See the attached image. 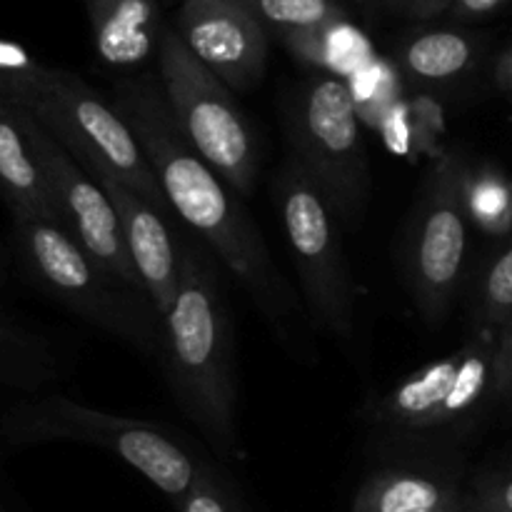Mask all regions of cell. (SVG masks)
Returning <instances> with one entry per match:
<instances>
[{
  "mask_svg": "<svg viewBox=\"0 0 512 512\" xmlns=\"http://www.w3.org/2000/svg\"><path fill=\"white\" fill-rule=\"evenodd\" d=\"M495 80H498L500 88L512 93V48L500 55L498 65H495Z\"/></svg>",
  "mask_w": 512,
  "mask_h": 512,
  "instance_id": "obj_28",
  "label": "cell"
},
{
  "mask_svg": "<svg viewBox=\"0 0 512 512\" xmlns=\"http://www.w3.org/2000/svg\"><path fill=\"white\" fill-rule=\"evenodd\" d=\"M13 243L40 290L85 323L160 363L163 318L145 290L103 268L53 220H13Z\"/></svg>",
  "mask_w": 512,
  "mask_h": 512,
  "instance_id": "obj_4",
  "label": "cell"
},
{
  "mask_svg": "<svg viewBox=\"0 0 512 512\" xmlns=\"http://www.w3.org/2000/svg\"><path fill=\"white\" fill-rule=\"evenodd\" d=\"M113 103L133 130L170 210L208 243L223 268L248 290L270 328L288 340L285 335L300 313L295 293L280 275L258 225L243 208V198L185 140L160 78H120Z\"/></svg>",
  "mask_w": 512,
  "mask_h": 512,
  "instance_id": "obj_1",
  "label": "cell"
},
{
  "mask_svg": "<svg viewBox=\"0 0 512 512\" xmlns=\"http://www.w3.org/2000/svg\"><path fill=\"white\" fill-rule=\"evenodd\" d=\"M475 63V43L460 30H423L400 43L395 65L415 83H450Z\"/></svg>",
  "mask_w": 512,
  "mask_h": 512,
  "instance_id": "obj_18",
  "label": "cell"
},
{
  "mask_svg": "<svg viewBox=\"0 0 512 512\" xmlns=\"http://www.w3.org/2000/svg\"><path fill=\"white\" fill-rule=\"evenodd\" d=\"M173 30L198 63L233 93L263 80L270 33L235 0H190L178 5Z\"/></svg>",
  "mask_w": 512,
  "mask_h": 512,
  "instance_id": "obj_12",
  "label": "cell"
},
{
  "mask_svg": "<svg viewBox=\"0 0 512 512\" xmlns=\"http://www.w3.org/2000/svg\"><path fill=\"white\" fill-rule=\"evenodd\" d=\"M475 512H512V468L485 475L470 490Z\"/></svg>",
  "mask_w": 512,
  "mask_h": 512,
  "instance_id": "obj_24",
  "label": "cell"
},
{
  "mask_svg": "<svg viewBox=\"0 0 512 512\" xmlns=\"http://www.w3.org/2000/svg\"><path fill=\"white\" fill-rule=\"evenodd\" d=\"M503 335L478 330L463 348L405 375L373 405L378 430L408 443L455 440L500 403Z\"/></svg>",
  "mask_w": 512,
  "mask_h": 512,
  "instance_id": "obj_5",
  "label": "cell"
},
{
  "mask_svg": "<svg viewBox=\"0 0 512 512\" xmlns=\"http://www.w3.org/2000/svg\"><path fill=\"white\" fill-rule=\"evenodd\" d=\"M385 3H388V0H385Z\"/></svg>",
  "mask_w": 512,
  "mask_h": 512,
  "instance_id": "obj_32",
  "label": "cell"
},
{
  "mask_svg": "<svg viewBox=\"0 0 512 512\" xmlns=\"http://www.w3.org/2000/svg\"><path fill=\"white\" fill-rule=\"evenodd\" d=\"M465 205L483 233L500 238L512 230V183L495 168L468 170Z\"/></svg>",
  "mask_w": 512,
  "mask_h": 512,
  "instance_id": "obj_22",
  "label": "cell"
},
{
  "mask_svg": "<svg viewBox=\"0 0 512 512\" xmlns=\"http://www.w3.org/2000/svg\"><path fill=\"white\" fill-rule=\"evenodd\" d=\"M288 133L293 158L318 183L333 213L343 223H358L368 205L370 173L360 110L348 80L315 75L290 108Z\"/></svg>",
  "mask_w": 512,
  "mask_h": 512,
  "instance_id": "obj_8",
  "label": "cell"
},
{
  "mask_svg": "<svg viewBox=\"0 0 512 512\" xmlns=\"http://www.w3.org/2000/svg\"><path fill=\"white\" fill-rule=\"evenodd\" d=\"M388 3H390V0H388Z\"/></svg>",
  "mask_w": 512,
  "mask_h": 512,
  "instance_id": "obj_33",
  "label": "cell"
},
{
  "mask_svg": "<svg viewBox=\"0 0 512 512\" xmlns=\"http://www.w3.org/2000/svg\"><path fill=\"white\" fill-rule=\"evenodd\" d=\"M0 198L13 220L60 223L18 105L0 95Z\"/></svg>",
  "mask_w": 512,
  "mask_h": 512,
  "instance_id": "obj_15",
  "label": "cell"
},
{
  "mask_svg": "<svg viewBox=\"0 0 512 512\" xmlns=\"http://www.w3.org/2000/svg\"><path fill=\"white\" fill-rule=\"evenodd\" d=\"M275 205L310 318L335 338L350 340L355 330L353 283L335 213L293 155L275 178Z\"/></svg>",
  "mask_w": 512,
  "mask_h": 512,
  "instance_id": "obj_9",
  "label": "cell"
},
{
  "mask_svg": "<svg viewBox=\"0 0 512 512\" xmlns=\"http://www.w3.org/2000/svg\"><path fill=\"white\" fill-rule=\"evenodd\" d=\"M500 403L512 405V330L503 335V390Z\"/></svg>",
  "mask_w": 512,
  "mask_h": 512,
  "instance_id": "obj_27",
  "label": "cell"
},
{
  "mask_svg": "<svg viewBox=\"0 0 512 512\" xmlns=\"http://www.w3.org/2000/svg\"><path fill=\"white\" fill-rule=\"evenodd\" d=\"M8 265H10L8 250H5V245L0 243V285H3L5 278H8Z\"/></svg>",
  "mask_w": 512,
  "mask_h": 512,
  "instance_id": "obj_30",
  "label": "cell"
},
{
  "mask_svg": "<svg viewBox=\"0 0 512 512\" xmlns=\"http://www.w3.org/2000/svg\"><path fill=\"white\" fill-rule=\"evenodd\" d=\"M278 40L348 18L343 0H240Z\"/></svg>",
  "mask_w": 512,
  "mask_h": 512,
  "instance_id": "obj_20",
  "label": "cell"
},
{
  "mask_svg": "<svg viewBox=\"0 0 512 512\" xmlns=\"http://www.w3.org/2000/svg\"><path fill=\"white\" fill-rule=\"evenodd\" d=\"M280 43L300 58L303 63L313 65L320 73L338 75V78H353L363 65L375 58L373 43L368 35L350 23V18L333 20L308 33L288 35Z\"/></svg>",
  "mask_w": 512,
  "mask_h": 512,
  "instance_id": "obj_17",
  "label": "cell"
},
{
  "mask_svg": "<svg viewBox=\"0 0 512 512\" xmlns=\"http://www.w3.org/2000/svg\"><path fill=\"white\" fill-rule=\"evenodd\" d=\"M455 0H390L388 8L410 20H433L448 13Z\"/></svg>",
  "mask_w": 512,
  "mask_h": 512,
  "instance_id": "obj_25",
  "label": "cell"
},
{
  "mask_svg": "<svg viewBox=\"0 0 512 512\" xmlns=\"http://www.w3.org/2000/svg\"><path fill=\"white\" fill-rule=\"evenodd\" d=\"M178 512H245V508L230 480L223 473H218L213 463L205 460L200 480L190 490Z\"/></svg>",
  "mask_w": 512,
  "mask_h": 512,
  "instance_id": "obj_23",
  "label": "cell"
},
{
  "mask_svg": "<svg viewBox=\"0 0 512 512\" xmlns=\"http://www.w3.org/2000/svg\"><path fill=\"white\" fill-rule=\"evenodd\" d=\"M160 365L178 408L213 453L243 460L233 315L213 268L193 245L183 248L180 288L163 318Z\"/></svg>",
  "mask_w": 512,
  "mask_h": 512,
  "instance_id": "obj_2",
  "label": "cell"
},
{
  "mask_svg": "<svg viewBox=\"0 0 512 512\" xmlns=\"http://www.w3.org/2000/svg\"><path fill=\"white\" fill-rule=\"evenodd\" d=\"M0 433L13 445L83 443L108 450L168 495L175 508L185 503L205 465L160 425L103 413L63 395L18 403L0 418Z\"/></svg>",
  "mask_w": 512,
  "mask_h": 512,
  "instance_id": "obj_6",
  "label": "cell"
},
{
  "mask_svg": "<svg viewBox=\"0 0 512 512\" xmlns=\"http://www.w3.org/2000/svg\"><path fill=\"white\" fill-rule=\"evenodd\" d=\"M0 512H3V510H0Z\"/></svg>",
  "mask_w": 512,
  "mask_h": 512,
  "instance_id": "obj_34",
  "label": "cell"
},
{
  "mask_svg": "<svg viewBox=\"0 0 512 512\" xmlns=\"http://www.w3.org/2000/svg\"><path fill=\"white\" fill-rule=\"evenodd\" d=\"M478 330H512V240L485 265L473 298Z\"/></svg>",
  "mask_w": 512,
  "mask_h": 512,
  "instance_id": "obj_21",
  "label": "cell"
},
{
  "mask_svg": "<svg viewBox=\"0 0 512 512\" xmlns=\"http://www.w3.org/2000/svg\"><path fill=\"white\" fill-rule=\"evenodd\" d=\"M178 3H190V0H178ZM235 3H240V0H235Z\"/></svg>",
  "mask_w": 512,
  "mask_h": 512,
  "instance_id": "obj_31",
  "label": "cell"
},
{
  "mask_svg": "<svg viewBox=\"0 0 512 512\" xmlns=\"http://www.w3.org/2000/svg\"><path fill=\"white\" fill-rule=\"evenodd\" d=\"M85 173L113 200L140 283H143L148 298L153 300L160 318H165L168 310L173 308L180 288V275H183V250L175 245L163 220L165 215L105 170L90 168Z\"/></svg>",
  "mask_w": 512,
  "mask_h": 512,
  "instance_id": "obj_13",
  "label": "cell"
},
{
  "mask_svg": "<svg viewBox=\"0 0 512 512\" xmlns=\"http://www.w3.org/2000/svg\"><path fill=\"white\" fill-rule=\"evenodd\" d=\"M60 358L43 335L0 310V385L38 393L58 380Z\"/></svg>",
  "mask_w": 512,
  "mask_h": 512,
  "instance_id": "obj_19",
  "label": "cell"
},
{
  "mask_svg": "<svg viewBox=\"0 0 512 512\" xmlns=\"http://www.w3.org/2000/svg\"><path fill=\"white\" fill-rule=\"evenodd\" d=\"M420 512H475V505L473 500H470V493L465 495L460 503H453V505H443V508H430V510H420Z\"/></svg>",
  "mask_w": 512,
  "mask_h": 512,
  "instance_id": "obj_29",
  "label": "cell"
},
{
  "mask_svg": "<svg viewBox=\"0 0 512 512\" xmlns=\"http://www.w3.org/2000/svg\"><path fill=\"white\" fill-rule=\"evenodd\" d=\"M85 13L105 68L133 70L158 53L165 30L158 0H85Z\"/></svg>",
  "mask_w": 512,
  "mask_h": 512,
  "instance_id": "obj_14",
  "label": "cell"
},
{
  "mask_svg": "<svg viewBox=\"0 0 512 512\" xmlns=\"http://www.w3.org/2000/svg\"><path fill=\"white\" fill-rule=\"evenodd\" d=\"M468 168L440 155L420 193L405 245V283L425 323L440 325L455 303L468 263Z\"/></svg>",
  "mask_w": 512,
  "mask_h": 512,
  "instance_id": "obj_10",
  "label": "cell"
},
{
  "mask_svg": "<svg viewBox=\"0 0 512 512\" xmlns=\"http://www.w3.org/2000/svg\"><path fill=\"white\" fill-rule=\"evenodd\" d=\"M0 95L33 115L80 168L105 170L165 218L173 215L133 130L113 100L103 98L83 78L38 63L18 43L0 40Z\"/></svg>",
  "mask_w": 512,
  "mask_h": 512,
  "instance_id": "obj_3",
  "label": "cell"
},
{
  "mask_svg": "<svg viewBox=\"0 0 512 512\" xmlns=\"http://www.w3.org/2000/svg\"><path fill=\"white\" fill-rule=\"evenodd\" d=\"M158 75L185 140L235 195L250 198L260 173V145L233 90L190 55L173 28L160 35Z\"/></svg>",
  "mask_w": 512,
  "mask_h": 512,
  "instance_id": "obj_7",
  "label": "cell"
},
{
  "mask_svg": "<svg viewBox=\"0 0 512 512\" xmlns=\"http://www.w3.org/2000/svg\"><path fill=\"white\" fill-rule=\"evenodd\" d=\"M20 113H23L25 133L43 170L45 183H48L50 198L58 210L60 225L103 268H108L133 288L145 290L130 260L113 200L33 115L25 113L23 108Z\"/></svg>",
  "mask_w": 512,
  "mask_h": 512,
  "instance_id": "obj_11",
  "label": "cell"
},
{
  "mask_svg": "<svg viewBox=\"0 0 512 512\" xmlns=\"http://www.w3.org/2000/svg\"><path fill=\"white\" fill-rule=\"evenodd\" d=\"M508 0H455L453 8L448 10V15L458 23H470V20H480L485 15L500 10Z\"/></svg>",
  "mask_w": 512,
  "mask_h": 512,
  "instance_id": "obj_26",
  "label": "cell"
},
{
  "mask_svg": "<svg viewBox=\"0 0 512 512\" xmlns=\"http://www.w3.org/2000/svg\"><path fill=\"white\" fill-rule=\"evenodd\" d=\"M465 495L460 478L448 470L393 465L360 485L350 512H420L460 503Z\"/></svg>",
  "mask_w": 512,
  "mask_h": 512,
  "instance_id": "obj_16",
  "label": "cell"
}]
</instances>
